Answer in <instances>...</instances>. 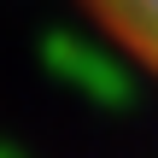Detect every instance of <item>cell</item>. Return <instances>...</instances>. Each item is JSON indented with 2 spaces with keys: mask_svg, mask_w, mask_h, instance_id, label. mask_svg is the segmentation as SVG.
I'll use <instances>...</instances> for the list:
<instances>
[{
  "mask_svg": "<svg viewBox=\"0 0 158 158\" xmlns=\"http://www.w3.org/2000/svg\"><path fill=\"white\" fill-rule=\"evenodd\" d=\"M88 12L147 76H158V0H88Z\"/></svg>",
  "mask_w": 158,
  "mask_h": 158,
  "instance_id": "obj_1",
  "label": "cell"
}]
</instances>
